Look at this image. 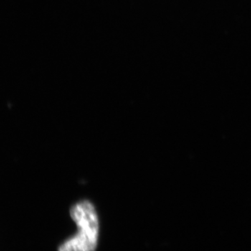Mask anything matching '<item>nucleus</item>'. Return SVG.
Segmentation results:
<instances>
[{"label":"nucleus","mask_w":251,"mask_h":251,"mask_svg":"<svg viewBox=\"0 0 251 251\" xmlns=\"http://www.w3.org/2000/svg\"><path fill=\"white\" fill-rule=\"evenodd\" d=\"M70 215L77 226V232L62 243L57 251H96L100 226L93 204L88 201L75 203L71 208Z\"/></svg>","instance_id":"1"}]
</instances>
